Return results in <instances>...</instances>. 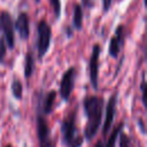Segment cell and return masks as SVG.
I'll return each instance as SVG.
<instances>
[{
	"mask_svg": "<svg viewBox=\"0 0 147 147\" xmlns=\"http://www.w3.org/2000/svg\"><path fill=\"white\" fill-rule=\"evenodd\" d=\"M83 108L87 118L84 129V136L86 140H92L101 125L103 114V98L98 95H87L83 100Z\"/></svg>",
	"mask_w": 147,
	"mask_h": 147,
	"instance_id": "1",
	"label": "cell"
},
{
	"mask_svg": "<svg viewBox=\"0 0 147 147\" xmlns=\"http://www.w3.org/2000/svg\"><path fill=\"white\" fill-rule=\"evenodd\" d=\"M77 110H71L61 123V136L62 142L65 147H82L83 136L79 134L77 129Z\"/></svg>",
	"mask_w": 147,
	"mask_h": 147,
	"instance_id": "2",
	"label": "cell"
},
{
	"mask_svg": "<svg viewBox=\"0 0 147 147\" xmlns=\"http://www.w3.org/2000/svg\"><path fill=\"white\" fill-rule=\"evenodd\" d=\"M51 37H52V30L49 24L41 20L37 24V54L38 59H42L46 53L48 52L49 45H51Z\"/></svg>",
	"mask_w": 147,
	"mask_h": 147,
	"instance_id": "3",
	"label": "cell"
},
{
	"mask_svg": "<svg viewBox=\"0 0 147 147\" xmlns=\"http://www.w3.org/2000/svg\"><path fill=\"white\" fill-rule=\"evenodd\" d=\"M37 136L39 140V147H55L52 140V137H51L48 123L45 118V115L41 114L39 109L37 114Z\"/></svg>",
	"mask_w": 147,
	"mask_h": 147,
	"instance_id": "4",
	"label": "cell"
},
{
	"mask_svg": "<svg viewBox=\"0 0 147 147\" xmlns=\"http://www.w3.org/2000/svg\"><path fill=\"white\" fill-rule=\"evenodd\" d=\"M76 68L75 67H70L69 69H67L64 71V74L61 77V82H60V95L62 98V100L68 101L72 90L75 87V79H76Z\"/></svg>",
	"mask_w": 147,
	"mask_h": 147,
	"instance_id": "5",
	"label": "cell"
},
{
	"mask_svg": "<svg viewBox=\"0 0 147 147\" xmlns=\"http://www.w3.org/2000/svg\"><path fill=\"white\" fill-rule=\"evenodd\" d=\"M101 54V46L99 44H94L92 48V53L90 56L88 69H90V82L94 90H98L99 86V57Z\"/></svg>",
	"mask_w": 147,
	"mask_h": 147,
	"instance_id": "6",
	"label": "cell"
},
{
	"mask_svg": "<svg viewBox=\"0 0 147 147\" xmlns=\"http://www.w3.org/2000/svg\"><path fill=\"white\" fill-rule=\"evenodd\" d=\"M0 28L5 34V41L9 49H13L15 46L14 38V24L11 20V15L7 10H2L0 13Z\"/></svg>",
	"mask_w": 147,
	"mask_h": 147,
	"instance_id": "7",
	"label": "cell"
},
{
	"mask_svg": "<svg viewBox=\"0 0 147 147\" xmlns=\"http://www.w3.org/2000/svg\"><path fill=\"white\" fill-rule=\"evenodd\" d=\"M123 44H124V26L121 24L116 28L115 34L109 41V48H108L109 55L114 59H117Z\"/></svg>",
	"mask_w": 147,
	"mask_h": 147,
	"instance_id": "8",
	"label": "cell"
},
{
	"mask_svg": "<svg viewBox=\"0 0 147 147\" xmlns=\"http://www.w3.org/2000/svg\"><path fill=\"white\" fill-rule=\"evenodd\" d=\"M117 92H115L108 100L107 103V108H106V118L103 122V126H102V133L103 136H107L109 130L111 129L113 122H114V117H115V108H116V102H117Z\"/></svg>",
	"mask_w": 147,
	"mask_h": 147,
	"instance_id": "9",
	"label": "cell"
},
{
	"mask_svg": "<svg viewBox=\"0 0 147 147\" xmlns=\"http://www.w3.org/2000/svg\"><path fill=\"white\" fill-rule=\"evenodd\" d=\"M15 28L21 37V39L26 40L30 34V21L29 15L26 13H20L17 16V20L15 22Z\"/></svg>",
	"mask_w": 147,
	"mask_h": 147,
	"instance_id": "10",
	"label": "cell"
},
{
	"mask_svg": "<svg viewBox=\"0 0 147 147\" xmlns=\"http://www.w3.org/2000/svg\"><path fill=\"white\" fill-rule=\"evenodd\" d=\"M55 99H56V92H55L54 90H52V91H49L48 93H46V95L44 96L42 100H40V98L38 99L37 108L41 111V114H44V115H49V114L53 111Z\"/></svg>",
	"mask_w": 147,
	"mask_h": 147,
	"instance_id": "11",
	"label": "cell"
},
{
	"mask_svg": "<svg viewBox=\"0 0 147 147\" xmlns=\"http://www.w3.org/2000/svg\"><path fill=\"white\" fill-rule=\"evenodd\" d=\"M83 7L79 3H75L74 5V14H72V26L76 30H82L83 28Z\"/></svg>",
	"mask_w": 147,
	"mask_h": 147,
	"instance_id": "12",
	"label": "cell"
},
{
	"mask_svg": "<svg viewBox=\"0 0 147 147\" xmlns=\"http://www.w3.org/2000/svg\"><path fill=\"white\" fill-rule=\"evenodd\" d=\"M34 69V57L31 54V52H28L25 54V59H24V77L25 79H29L33 72Z\"/></svg>",
	"mask_w": 147,
	"mask_h": 147,
	"instance_id": "13",
	"label": "cell"
},
{
	"mask_svg": "<svg viewBox=\"0 0 147 147\" xmlns=\"http://www.w3.org/2000/svg\"><path fill=\"white\" fill-rule=\"evenodd\" d=\"M123 126H124V123H119L113 129V131L110 132V137H109V139H108V141H107L105 147H115L116 141L118 139V136H119L121 131H123Z\"/></svg>",
	"mask_w": 147,
	"mask_h": 147,
	"instance_id": "14",
	"label": "cell"
},
{
	"mask_svg": "<svg viewBox=\"0 0 147 147\" xmlns=\"http://www.w3.org/2000/svg\"><path fill=\"white\" fill-rule=\"evenodd\" d=\"M10 91H11V94L15 99L17 100H21L22 96H23V86H22V83L18 80V79H13V83L10 85Z\"/></svg>",
	"mask_w": 147,
	"mask_h": 147,
	"instance_id": "15",
	"label": "cell"
},
{
	"mask_svg": "<svg viewBox=\"0 0 147 147\" xmlns=\"http://www.w3.org/2000/svg\"><path fill=\"white\" fill-rule=\"evenodd\" d=\"M51 5H52V8H53V11H54V16L56 20L60 18L61 16V1L60 0H49Z\"/></svg>",
	"mask_w": 147,
	"mask_h": 147,
	"instance_id": "16",
	"label": "cell"
},
{
	"mask_svg": "<svg viewBox=\"0 0 147 147\" xmlns=\"http://www.w3.org/2000/svg\"><path fill=\"white\" fill-rule=\"evenodd\" d=\"M140 91H141V99H142V105H144V107H146V79H145V74H142V77H141Z\"/></svg>",
	"mask_w": 147,
	"mask_h": 147,
	"instance_id": "17",
	"label": "cell"
},
{
	"mask_svg": "<svg viewBox=\"0 0 147 147\" xmlns=\"http://www.w3.org/2000/svg\"><path fill=\"white\" fill-rule=\"evenodd\" d=\"M118 137H119V147H130V138L123 131H121Z\"/></svg>",
	"mask_w": 147,
	"mask_h": 147,
	"instance_id": "18",
	"label": "cell"
},
{
	"mask_svg": "<svg viewBox=\"0 0 147 147\" xmlns=\"http://www.w3.org/2000/svg\"><path fill=\"white\" fill-rule=\"evenodd\" d=\"M6 55V46H5V39L0 38V62H3Z\"/></svg>",
	"mask_w": 147,
	"mask_h": 147,
	"instance_id": "19",
	"label": "cell"
},
{
	"mask_svg": "<svg viewBox=\"0 0 147 147\" xmlns=\"http://www.w3.org/2000/svg\"><path fill=\"white\" fill-rule=\"evenodd\" d=\"M111 2L113 0H102V8H103V11L107 13L111 6Z\"/></svg>",
	"mask_w": 147,
	"mask_h": 147,
	"instance_id": "20",
	"label": "cell"
},
{
	"mask_svg": "<svg viewBox=\"0 0 147 147\" xmlns=\"http://www.w3.org/2000/svg\"><path fill=\"white\" fill-rule=\"evenodd\" d=\"M138 126H139V129H140L141 133H142V134H145V133H146V130H145V124H144L142 118H139V119H138Z\"/></svg>",
	"mask_w": 147,
	"mask_h": 147,
	"instance_id": "21",
	"label": "cell"
},
{
	"mask_svg": "<svg viewBox=\"0 0 147 147\" xmlns=\"http://www.w3.org/2000/svg\"><path fill=\"white\" fill-rule=\"evenodd\" d=\"M65 33H67V37H68V38H71V36H72V33H74L72 28L67 26V28H65Z\"/></svg>",
	"mask_w": 147,
	"mask_h": 147,
	"instance_id": "22",
	"label": "cell"
},
{
	"mask_svg": "<svg viewBox=\"0 0 147 147\" xmlns=\"http://www.w3.org/2000/svg\"><path fill=\"white\" fill-rule=\"evenodd\" d=\"M82 2H83V6H85V7H88V8H91V7L93 6V3H92V0H82Z\"/></svg>",
	"mask_w": 147,
	"mask_h": 147,
	"instance_id": "23",
	"label": "cell"
},
{
	"mask_svg": "<svg viewBox=\"0 0 147 147\" xmlns=\"http://www.w3.org/2000/svg\"><path fill=\"white\" fill-rule=\"evenodd\" d=\"M94 147H105V145H103V142L101 141V140H99L96 144H95V146Z\"/></svg>",
	"mask_w": 147,
	"mask_h": 147,
	"instance_id": "24",
	"label": "cell"
},
{
	"mask_svg": "<svg viewBox=\"0 0 147 147\" xmlns=\"http://www.w3.org/2000/svg\"><path fill=\"white\" fill-rule=\"evenodd\" d=\"M6 147H13V146H11V145H7Z\"/></svg>",
	"mask_w": 147,
	"mask_h": 147,
	"instance_id": "25",
	"label": "cell"
},
{
	"mask_svg": "<svg viewBox=\"0 0 147 147\" xmlns=\"http://www.w3.org/2000/svg\"><path fill=\"white\" fill-rule=\"evenodd\" d=\"M36 1H37V2H39V1H40V0H36Z\"/></svg>",
	"mask_w": 147,
	"mask_h": 147,
	"instance_id": "26",
	"label": "cell"
}]
</instances>
